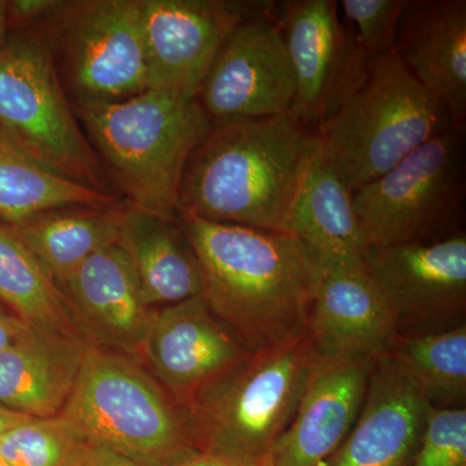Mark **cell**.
<instances>
[{"mask_svg":"<svg viewBox=\"0 0 466 466\" xmlns=\"http://www.w3.org/2000/svg\"><path fill=\"white\" fill-rule=\"evenodd\" d=\"M428 401L394 359L370 370L363 406L348 437L320 466H410L428 419Z\"/></svg>","mask_w":466,"mask_h":466,"instance_id":"2e32d148","label":"cell"},{"mask_svg":"<svg viewBox=\"0 0 466 466\" xmlns=\"http://www.w3.org/2000/svg\"><path fill=\"white\" fill-rule=\"evenodd\" d=\"M422 397L433 408H465L466 324L397 334L389 349Z\"/></svg>","mask_w":466,"mask_h":466,"instance_id":"484cf974","label":"cell"},{"mask_svg":"<svg viewBox=\"0 0 466 466\" xmlns=\"http://www.w3.org/2000/svg\"><path fill=\"white\" fill-rule=\"evenodd\" d=\"M275 14L242 21L214 58L198 96L213 124L290 112L296 76Z\"/></svg>","mask_w":466,"mask_h":466,"instance_id":"4fadbf2b","label":"cell"},{"mask_svg":"<svg viewBox=\"0 0 466 466\" xmlns=\"http://www.w3.org/2000/svg\"><path fill=\"white\" fill-rule=\"evenodd\" d=\"M75 112L126 202L175 222L187 164L213 127L198 97L147 90L115 103L76 106Z\"/></svg>","mask_w":466,"mask_h":466,"instance_id":"3957f363","label":"cell"},{"mask_svg":"<svg viewBox=\"0 0 466 466\" xmlns=\"http://www.w3.org/2000/svg\"><path fill=\"white\" fill-rule=\"evenodd\" d=\"M78 466H150L106 447L91 444Z\"/></svg>","mask_w":466,"mask_h":466,"instance_id":"1f68e13d","label":"cell"},{"mask_svg":"<svg viewBox=\"0 0 466 466\" xmlns=\"http://www.w3.org/2000/svg\"><path fill=\"white\" fill-rule=\"evenodd\" d=\"M0 466H9L7 462H5V460L2 459V456H0Z\"/></svg>","mask_w":466,"mask_h":466,"instance_id":"d590c367","label":"cell"},{"mask_svg":"<svg viewBox=\"0 0 466 466\" xmlns=\"http://www.w3.org/2000/svg\"><path fill=\"white\" fill-rule=\"evenodd\" d=\"M118 245L135 269L153 309L202 296L200 262L177 220L126 205Z\"/></svg>","mask_w":466,"mask_h":466,"instance_id":"7402d4cb","label":"cell"},{"mask_svg":"<svg viewBox=\"0 0 466 466\" xmlns=\"http://www.w3.org/2000/svg\"><path fill=\"white\" fill-rule=\"evenodd\" d=\"M61 415L88 443L150 466L192 447L180 407L137 361L90 345Z\"/></svg>","mask_w":466,"mask_h":466,"instance_id":"8992f818","label":"cell"},{"mask_svg":"<svg viewBox=\"0 0 466 466\" xmlns=\"http://www.w3.org/2000/svg\"><path fill=\"white\" fill-rule=\"evenodd\" d=\"M167 466H260L256 460L238 458L214 451L187 447Z\"/></svg>","mask_w":466,"mask_h":466,"instance_id":"4dcf8cb0","label":"cell"},{"mask_svg":"<svg viewBox=\"0 0 466 466\" xmlns=\"http://www.w3.org/2000/svg\"><path fill=\"white\" fill-rule=\"evenodd\" d=\"M0 302L30 327L58 330L85 339L66 294L11 226L2 220Z\"/></svg>","mask_w":466,"mask_h":466,"instance_id":"d4e9b609","label":"cell"},{"mask_svg":"<svg viewBox=\"0 0 466 466\" xmlns=\"http://www.w3.org/2000/svg\"><path fill=\"white\" fill-rule=\"evenodd\" d=\"M34 32L47 45L73 108L149 90L140 0L64 2Z\"/></svg>","mask_w":466,"mask_h":466,"instance_id":"52a82bcc","label":"cell"},{"mask_svg":"<svg viewBox=\"0 0 466 466\" xmlns=\"http://www.w3.org/2000/svg\"><path fill=\"white\" fill-rule=\"evenodd\" d=\"M308 333L320 357L376 360L388 354L397 324L367 269L321 268Z\"/></svg>","mask_w":466,"mask_h":466,"instance_id":"e0dca14e","label":"cell"},{"mask_svg":"<svg viewBox=\"0 0 466 466\" xmlns=\"http://www.w3.org/2000/svg\"><path fill=\"white\" fill-rule=\"evenodd\" d=\"M5 12H7V2L0 0V48L5 45V39H7V17H5Z\"/></svg>","mask_w":466,"mask_h":466,"instance_id":"e575fe53","label":"cell"},{"mask_svg":"<svg viewBox=\"0 0 466 466\" xmlns=\"http://www.w3.org/2000/svg\"><path fill=\"white\" fill-rule=\"evenodd\" d=\"M0 126L57 173L112 195L51 52L34 30L8 33L0 48Z\"/></svg>","mask_w":466,"mask_h":466,"instance_id":"ba28073f","label":"cell"},{"mask_svg":"<svg viewBox=\"0 0 466 466\" xmlns=\"http://www.w3.org/2000/svg\"><path fill=\"white\" fill-rule=\"evenodd\" d=\"M368 275L390 306L397 334L465 323L466 235L370 247Z\"/></svg>","mask_w":466,"mask_h":466,"instance_id":"8fae6325","label":"cell"},{"mask_svg":"<svg viewBox=\"0 0 466 466\" xmlns=\"http://www.w3.org/2000/svg\"><path fill=\"white\" fill-rule=\"evenodd\" d=\"M139 354L159 385L183 408L250 352L198 296L156 309Z\"/></svg>","mask_w":466,"mask_h":466,"instance_id":"5bb4252c","label":"cell"},{"mask_svg":"<svg viewBox=\"0 0 466 466\" xmlns=\"http://www.w3.org/2000/svg\"><path fill=\"white\" fill-rule=\"evenodd\" d=\"M375 361L319 358L290 424L260 466L323 464L357 421Z\"/></svg>","mask_w":466,"mask_h":466,"instance_id":"9a60e30c","label":"cell"},{"mask_svg":"<svg viewBox=\"0 0 466 466\" xmlns=\"http://www.w3.org/2000/svg\"><path fill=\"white\" fill-rule=\"evenodd\" d=\"M354 193L328 164L317 134L289 219L290 235L317 257L321 268L366 269L370 245L357 213Z\"/></svg>","mask_w":466,"mask_h":466,"instance_id":"44dd1931","label":"cell"},{"mask_svg":"<svg viewBox=\"0 0 466 466\" xmlns=\"http://www.w3.org/2000/svg\"><path fill=\"white\" fill-rule=\"evenodd\" d=\"M64 2L57 0H14L7 2L8 33L29 32L42 25Z\"/></svg>","mask_w":466,"mask_h":466,"instance_id":"f546056e","label":"cell"},{"mask_svg":"<svg viewBox=\"0 0 466 466\" xmlns=\"http://www.w3.org/2000/svg\"><path fill=\"white\" fill-rule=\"evenodd\" d=\"M82 332L139 354L156 309L147 302L130 259L118 244L85 260L61 287Z\"/></svg>","mask_w":466,"mask_h":466,"instance_id":"ac0fdd59","label":"cell"},{"mask_svg":"<svg viewBox=\"0 0 466 466\" xmlns=\"http://www.w3.org/2000/svg\"><path fill=\"white\" fill-rule=\"evenodd\" d=\"M90 345L75 334L27 328L0 350V406L30 417L60 415Z\"/></svg>","mask_w":466,"mask_h":466,"instance_id":"ffe728a7","label":"cell"},{"mask_svg":"<svg viewBox=\"0 0 466 466\" xmlns=\"http://www.w3.org/2000/svg\"><path fill=\"white\" fill-rule=\"evenodd\" d=\"M91 444L64 415L29 417L0 438L9 466H78Z\"/></svg>","mask_w":466,"mask_h":466,"instance_id":"4316f807","label":"cell"},{"mask_svg":"<svg viewBox=\"0 0 466 466\" xmlns=\"http://www.w3.org/2000/svg\"><path fill=\"white\" fill-rule=\"evenodd\" d=\"M294 76L290 115L319 133L370 73L372 58L361 50L334 0H288L276 7Z\"/></svg>","mask_w":466,"mask_h":466,"instance_id":"30bf717a","label":"cell"},{"mask_svg":"<svg viewBox=\"0 0 466 466\" xmlns=\"http://www.w3.org/2000/svg\"><path fill=\"white\" fill-rule=\"evenodd\" d=\"M126 205L54 208L8 226L61 289L92 254L118 244Z\"/></svg>","mask_w":466,"mask_h":466,"instance_id":"603a6c76","label":"cell"},{"mask_svg":"<svg viewBox=\"0 0 466 466\" xmlns=\"http://www.w3.org/2000/svg\"><path fill=\"white\" fill-rule=\"evenodd\" d=\"M410 466H466V408L431 407Z\"/></svg>","mask_w":466,"mask_h":466,"instance_id":"f1b7e54d","label":"cell"},{"mask_svg":"<svg viewBox=\"0 0 466 466\" xmlns=\"http://www.w3.org/2000/svg\"><path fill=\"white\" fill-rule=\"evenodd\" d=\"M274 2L140 0L149 90L198 97L227 36L248 18L274 12Z\"/></svg>","mask_w":466,"mask_h":466,"instance_id":"7c38bea8","label":"cell"},{"mask_svg":"<svg viewBox=\"0 0 466 466\" xmlns=\"http://www.w3.org/2000/svg\"><path fill=\"white\" fill-rule=\"evenodd\" d=\"M450 128L446 106L392 50L375 58L363 84L317 134L328 164L354 193Z\"/></svg>","mask_w":466,"mask_h":466,"instance_id":"5b68a950","label":"cell"},{"mask_svg":"<svg viewBox=\"0 0 466 466\" xmlns=\"http://www.w3.org/2000/svg\"><path fill=\"white\" fill-rule=\"evenodd\" d=\"M29 417L24 415V413L15 412V410H9V408L0 406V438L7 433L9 429L15 428L20 422L25 421Z\"/></svg>","mask_w":466,"mask_h":466,"instance_id":"836d02e7","label":"cell"},{"mask_svg":"<svg viewBox=\"0 0 466 466\" xmlns=\"http://www.w3.org/2000/svg\"><path fill=\"white\" fill-rule=\"evenodd\" d=\"M395 51L426 90L446 106L451 124H466V2L410 0Z\"/></svg>","mask_w":466,"mask_h":466,"instance_id":"d6986e66","label":"cell"},{"mask_svg":"<svg viewBox=\"0 0 466 466\" xmlns=\"http://www.w3.org/2000/svg\"><path fill=\"white\" fill-rule=\"evenodd\" d=\"M410 0H342L339 8L350 21L361 50L368 57L395 50L398 26Z\"/></svg>","mask_w":466,"mask_h":466,"instance_id":"83f0119b","label":"cell"},{"mask_svg":"<svg viewBox=\"0 0 466 466\" xmlns=\"http://www.w3.org/2000/svg\"><path fill=\"white\" fill-rule=\"evenodd\" d=\"M315 140L290 113L213 124L187 164L177 216L289 233Z\"/></svg>","mask_w":466,"mask_h":466,"instance_id":"7a4b0ae2","label":"cell"},{"mask_svg":"<svg viewBox=\"0 0 466 466\" xmlns=\"http://www.w3.org/2000/svg\"><path fill=\"white\" fill-rule=\"evenodd\" d=\"M200 262L208 309L249 352L308 333L321 266L290 233L177 216Z\"/></svg>","mask_w":466,"mask_h":466,"instance_id":"6da1fadb","label":"cell"},{"mask_svg":"<svg viewBox=\"0 0 466 466\" xmlns=\"http://www.w3.org/2000/svg\"><path fill=\"white\" fill-rule=\"evenodd\" d=\"M319 358L309 333L250 352L180 408L191 446L260 461L290 424Z\"/></svg>","mask_w":466,"mask_h":466,"instance_id":"277c9868","label":"cell"},{"mask_svg":"<svg viewBox=\"0 0 466 466\" xmlns=\"http://www.w3.org/2000/svg\"><path fill=\"white\" fill-rule=\"evenodd\" d=\"M464 133L450 128L352 196L370 247L412 244L461 231Z\"/></svg>","mask_w":466,"mask_h":466,"instance_id":"9c48e42d","label":"cell"},{"mask_svg":"<svg viewBox=\"0 0 466 466\" xmlns=\"http://www.w3.org/2000/svg\"><path fill=\"white\" fill-rule=\"evenodd\" d=\"M30 325L16 317L11 309L0 302V350L17 341Z\"/></svg>","mask_w":466,"mask_h":466,"instance_id":"d6a6232c","label":"cell"},{"mask_svg":"<svg viewBox=\"0 0 466 466\" xmlns=\"http://www.w3.org/2000/svg\"><path fill=\"white\" fill-rule=\"evenodd\" d=\"M115 196L73 182L43 164L0 126V220L16 225L43 211L112 207Z\"/></svg>","mask_w":466,"mask_h":466,"instance_id":"cb8c5ba5","label":"cell"}]
</instances>
